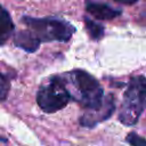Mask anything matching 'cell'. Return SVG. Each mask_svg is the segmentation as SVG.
Returning a JSON list of instances; mask_svg holds the SVG:
<instances>
[{
	"instance_id": "obj_11",
	"label": "cell",
	"mask_w": 146,
	"mask_h": 146,
	"mask_svg": "<svg viewBox=\"0 0 146 146\" xmlns=\"http://www.w3.org/2000/svg\"><path fill=\"white\" fill-rule=\"evenodd\" d=\"M127 141H128L130 145H133V146L146 145V139L141 138L140 136L136 135L135 132H130V133L127 136Z\"/></svg>"
},
{
	"instance_id": "obj_9",
	"label": "cell",
	"mask_w": 146,
	"mask_h": 146,
	"mask_svg": "<svg viewBox=\"0 0 146 146\" xmlns=\"http://www.w3.org/2000/svg\"><path fill=\"white\" fill-rule=\"evenodd\" d=\"M84 22V27L89 34V36L92 39V40H100L103 36H104V32H105V29L102 24L95 22L94 19L89 18V17H84L83 19Z\"/></svg>"
},
{
	"instance_id": "obj_4",
	"label": "cell",
	"mask_w": 146,
	"mask_h": 146,
	"mask_svg": "<svg viewBox=\"0 0 146 146\" xmlns=\"http://www.w3.org/2000/svg\"><path fill=\"white\" fill-rule=\"evenodd\" d=\"M71 99L72 96L67 87V81L60 75L51 76L36 92V103L46 113H55L64 108Z\"/></svg>"
},
{
	"instance_id": "obj_7",
	"label": "cell",
	"mask_w": 146,
	"mask_h": 146,
	"mask_svg": "<svg viewBox=\"0 0 146 146\" xmlns=\"http://www.w3.org/2000/svg\"><path fill=\"white\" fill-rule=\"evenodd\" d=\"M14 43L26 52H35L39 49L41 41L27 29L22 30L14 35Z\"/></svg>"
},
{
	"instance_id": "obj_1",
	"label": "cell",
	"mask_w": 146,
	"mask_h": 146,
	"mask_svg": "<svg viewBox=\"0 0 146 146\" xmlns=\"http://www.w3.org/2000/svg\"><path fill=\"white\" fill-rule=\"evenodd\" d=\"M22 22L41 42H67L75 32V27L71 23L57 17L23 16Z\"/></svg>"
},
{
	"instance_id": "obj_8",
	"label": "cell",
	"mask_w": 146,
	"mask_h": 146,
	"mask_svg": "<svg viewBox=\"0 0 146 146\" xmlns=\"http://www.w3.org/2000/svg\"><path fill=\"white\" fill-rule=\"evenodd\" d=\"M14 31L15 25L9 13L0 5V46L5 44L13 36Z\"/></svg>"
},
{
	"instance_id": "obj_12",
	"label": "cell",
	"mask_w": 146,
	"mask_h": 146,
	"mask_svg": "<svg viewBox=\"0 0 146 146\" xmlns=\"http://www.w3.org/2000/svg\"><path fill=\"white\" fill-rule=\"evenodd\" d=\"M115 2H119V3H122V5H133L136 3L138 0H113Z\"/></svg>"
},
{
	"instance_id": "obj_5",
	"label": "cell",
	"mask_w": 146,
	"mask_h": 146,
	"mask_svg": "<svg viewBox=\"0 0 146 146\" xmlns=\"http://www.w3.org/2000/svg\"><path fill=\"white\" fill-rule=\"evenodd\" d=\"M115 110V99L113 95H108L104 98L103 103L90 110H86V112L80 117V124L86 128H94L99 122H103L112 116Z\"/></svg>"
},
{
	"instance_id": "obj_6",
	"label": "cell",
	"mask_w": 146,
	"mask_h": 146,
	"mask_svg": "<svg viewBox=\"0 0 146 146\" xmlns=\"http://www.w3.org/2000/svg\"><path fill=\"white\" fill-rule=\"evenodd\" d=\"M86 10L89 15H91L94 18L96 19H102V21H106V19H114L115 17H117L119 15H121V10L113 8L106 3H102V2H88L86 6Z\"/></svg>"
},
{
	"instance_id": "obj_3",
	"label": "cell",
	"mask_w": 146,
	"mask_h": 146,
	"mask_svg": "<svg viewBox=\"0 0 146 146\" xmlns=\"http://www.w3.org/2000/svg\"><path fill=\"white\" fill-rule=\"evenodd\" d=\"M70 81L73 86L72 98L78 102L84 110H90L99 106L105 96L100 83L87 71L74 70L70 73Z\"/></svg>"
},
{
	"instance_id": "obj_2",
	"label": "cell",
	"mask_w": 146,
	"mask_h": 146,
	"mask_svg": "<svg viewBox=\"0 0 146 146\" xmlns=\"http://www.w3.org/2000/svg\"><path fill=\"white\" fill-rule=\"evenodd\" d=\"M146 108V76H132L124 91L119 112V121L124 125H133L138 122Z\"/></svg>"
},
{
	"instance_id": "obj_10",
	"label": "cell",
	"mask_w": 146,
	"mask_h": 146,
	"mask_svg": "<svg viewBox=\"0 0 146 146\" xmlns=\"http://www.w3.org/2000/svg\"><path fill=\"white\" fill-rule=\"evenodd\" d=\"M10 90V80L9 78L0 72V100H6Z\"/></svg>"
}]
</instances>
